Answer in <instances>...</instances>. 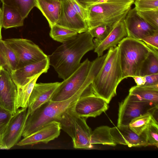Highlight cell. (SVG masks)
Masks as SVG:
<instances>
[{
    "label": "cell",
    "instance_id": "1f68e13d",
    "mask_svg": "<svg viewBox=\"0 0 158 158\" xmlns=\"http://www.w3.org/2000/svg\"><path fill=\"white\" fill-rule=\"evenodd\" d=\"M138 15L148 24L158 29V10L137 11Z\"/></svg>",
    "mask_w": 158,
    "mask_h": 158
},
{
    "label": "cell",
    "instance_id": "9a60e30c",
    "mask_svg": "<svg viewBox=\"0 0 158 158\" xmlns=\"http://www.w3.org/2000/svg\"><path fill=\"white\" fill-rule=\"evenodd\" d=\"M110 133L116 144L127 145L129 147L148 146L145 130L138 135L128 126H119L110 127Z\"/></svg>",
    "mask_w": 158,
    "mask_h": 158
},
{
    "label": "cell",
    "instance_id": "8992f818",
    "mask_svg": "<svg viewBox=\"0 0 158 158\" xmlns=\"http://www.w3.org/2000/svg\"><path fill=\"white\" fill-rule=\"evenodd\" d=\"M123 79L139 76L141 67L151 47L142 41L127 37L118 44Z\"/></svg>",
    "mask_w": 158,
    "mask_h": 158
},
{
    "label": "cell",
    "instance_id": "ac0fdd59",
    "mask_svg": "<svg viewBox=\"0 0 158 158\" xmlns=\"http://www.w3.org/2000/svg\"><path fill=\"white\" fill-rule=\"evenodd\" d=\"M60 83H36L29 99L27 114L32 113L44 103L51 100Z\"/></svg>",
    "mask_w": 158,
    "mask_h": 158
},
{
    "label": "cell",
    "instance_id": "7c38bea8",
    "mask_svg": "<svg viewBox=\"0 0 158 158\" xmlns=\"http://www.w3.org/2000/svg\"><path fill=\"white\" fill-rule=\"evenodd\" d=\"M17 87L11 74L0 66V106L13 114L17 111Z\"/></svg>",
    "mask_w": 158,
    "mask_h": 158
},
{
    "label": "cell",
    "instance_id": "4fadbf2b",
    "mask_svg": "<svg viewBox=\"0 0 158 158\" xmlns=\"http://www.w3.org/2000/svg\"><path fill=\"white\" fill-rule=\"evenodd\" d=\"M124 20L127 37L140 40L158 32V29L146 23L135 7L129 10Z\"/></svg>",
    "mask_w": 158,
    "mask_h": 158
},
{
    "label": "cell",
    "instance_id": "f546056e",
    "mask_svg": "<svg viewBox=\"0 0 158 158\" xmlns=\"http://www.w3.org/2000/svg\"><path fill=\"white\" fill-rule=\"evenodd\" d=\"M115 25L101 24L88 30L91 36L93 38H95L93 40L95 47L99 45L107 37Z\"/></svg>",
    "mask_w": 158,
    "mask_h": 158
},
{
    "label": "cell",
    "instance_id": "74e56055",
    "mask_svg": "<svg viewBox=\"0 0 158 158\" xmlns=\"http://www.w3.org/2000/svg\"><path fill=\"white\" fill-rule=\"evenodd\" d=\"M80 6L86 9L90 5L102 0H75Z\"/></svg>",
    "mask_w": 158,
    "mask_h": 158
},
{
    "label": "cell",
    "instance_id": "6da1fadb",
    "mask_svg": "<svg viewBox=\"0 0 158 158\" xmlns=\"http://www.w3.org/2000/svg\"><path fill=\"white\" fill-rule=\"evenodd\" d=\"M94 47L93 37L88 30L78 33L48 56L49 65L53 67L59 78L65 80L79 67L83 56Z\"/></svg>",
    "mask_w": 158,
    "mask_h": 158
},
{
    "label": "cell",
    "instance_id": "b9f144b4",
    "mask_svg": "<svg viewBox=\"0 0 158 158\" xmlns=\"http://www.w3.org/2000/svg\"><path fill=\"white\" fill-rule=\"evenodd\" d=\"M54 0V1H61V0Z\"/></svg>",
    "mask_w": 158,
    "mask_h": 158
},
{
    "label": "cell",
    "instance_id": "7402d4cb",
    "mask_svg": "<svg viewBox=\"0 0 158 158\" xmlns=\"http://www.w3.org/2000/svg\"><path fill=\"white\" fill-rule=\"evenodd\" d=\"M18 63L16 56L10 46L0 40V66L11 74L17 69Z\"/></svg>",
    "mask_w": 158,
    "mask_h": 158
},
{
    "label": "cell",
    "instance_id": "e575fe53",
    "mask_svg": "<svg viewBox=\"0 0 158 158\" xmlns=\"http://www.w3.org/2000/svg\"><path fill=\"white\" fill-rule=\"evenodd\" d=\"M146 45L158 50V32L140 40Z\"/></svg>",
    "mask_w": 158,
    "mask_h": 158
},
{
    "label": "cell",
    "instance_id": "f35d334b",
    "mask_svg": "<svg viewBox=\"0 0 158 158\" xmlns=\"http://www.w3.org/2000/svg\"><path fill=\"white\" fill-rule=\"evenodd\" d=\"M148 112L151 115L152 119L158 123V106L152 108Z\"/></svg>",
    "mask_w": 158,
    "mask_h": 158
},
{
    "label": "cell",
    "instance_id": "5bb4252c",
    "mask_svg": "<svg viewBox=\"0 0 158 158\" xmlns=\"http://www.w3.org/2000/svg\"><path fill=\"white\" fill-rule=\"evenodd\" d=\"M59 19L56 23L78 33L88 31L86 21L83 19L73 7L71 0H61Z\"/></svg>",
    "mask_w": 158,
    "mask_h": 158
},
{
    "label": "cell",
    "instance_id": "cb8c5ba5",
    "mask_svg": "<svg viewBox=\"0 0 158 158\" xmlns=\"http://www.w3.org/2000/svg\"><path fill=\"white\" fill-rule=\"evenodd\" d=\"M41 74L33 78L27 84L21 87H17L16 107L27 108L29 99L36 81Z\"/></svg>",
    "mask_w": 158,
    "mask_h": 158
},
{
    "label": "cell",
    "instance_id": "4dcf8cb0",
    "mask_svg": "<svg viewBox=\"0 0 158 158\" xmlns=\"http://www.w3.org/2000/svg\"><path fill=\"white\" fill-rule=\"evenodd\" d=\"M148 146L158 148V125L152 119L145 130Z\"/></svg>",
    "mask_w": 158,
    "mask_h": 158
},
{
    "label": "cell",
    "instance_id": "ba28073f",
    "mask_svg": "<svg viewBox=\"0 0 158 158\" xmlns=\"http://www.w3.org/2000/svg\"><path fill=\"white\" fill-rule=\"evenodd\" d=\"M4 40L16 56L18 63L17 69L48 57L39 46L31 40L23 38H11Z\"/></svg>",
    "mask_w": 158,
    "mask_h": 158
},
{
    "label": "cell",
    "instance_id": "ab89813d",
    "mask_svg": "<svg viewBox=\"0 0 158 158\" xmlns=\"http://www.w3.org/2000/svg\"><path fill=\"white\" fill-rule=\"evenodd\" d=\"M132 77L134 79L137 85L143 86L144 85L145 81L144 76H136Z\"/></svg>",
    "mask_w": 158,
    "mask_h": 158
},
{
    "label": "cell",
    "instance_id": "5b68a950",
    "mask_svg": "<svg viewBox=\"0 0 158 158\" xmlns=\"http://www.w3.org/2000/svg\"><path fill=\"white\" fill-rule=\"evenodd\" d=\"M84 92L77 93L64 101L50 100L27 114L22 136L24 138L29 136L51 121L58 122L64 113L75 104Z\"/></svg>",
    "mask_w": 158,
    "mask_h": 158
},
{
    "label": "cell",
    "instance_id": "ffe728a7",
    "mask_svg": "<svg viewBox=\"0 0 158 158\" xmlns=\"http://www.w3.org/2000/svg\"><path fill=\"white\" fill-rule=\"evenodd\" d=\"M47 20L49 27L58 21L61 7V2L52 0H36V6Z\"/></svg>",
    "mask_w": 158,
    "mask_h": 158
},
{
    "label": "cell",
    "instance_id": "d590c367",
    "mask_svg": "<svg viewBox=\"0 0 158 158\" xmlns=\"http://www.w3.org/2000/svg\"><path fill=\"white\" fill-rule=\"evenodd\" d=\"M72 6L74 9L85 21L87 18L86 10L77 3L75 0H71Z\"/></svg>",
    "mask_w": 158,
    "mask_h": 158
},
{
    "label": "cell",
    "instance_id": "7bdbcfd3",
    "mask_svg": "<svg viewBox=\"0 0 158 158\" xmlns=\"http://www.w3.org/2000/svg\"><path fill=\"white\" fill-rule=\"evenodd\" d=\"M133 0L135 1V0Z\"/></svg>",
    "mask_w": 158,
    "mask_h": 158
},
{
    "label": "cell",
    "instance_id": "e0dca14e",
    "mask_svg": "<svg viewBox=\"0 0 158 158\" xmlns=\"http://www.w3.org/2000/svg\"><path fill=\"white\" fill-rule=\"evenodd\" d=\"M49 65L48 57L40 61L16 69L11 74V76L17 87L23 86L38 75L46 73Z\"/></svg>",
    "mask_w": 158,
    "mask_h": 158
},
{
    "label": "cell",
    "instance_id": "d4e9b609",
    "mask_svg": "<svg viewBox=\"0 0 158 158\" xmlns=\"http://www.w3.org/2000/svg\"><path fill=\"white\" fill-rule=\"evenodd\" d=\"M157 73H158V50L151 47L142 64L139 76L143 77Z\"/></svg>",
    "mask_w": 158,
    "mask_h": 158
},
{
    "label": "cell",
    "instance_id": "83f0119b",
    "mask_svg": "<svg viewBox=\"0 0 158 158\" xmlns=\"http://www.w3.org/2000/svg\"><path fill=\"white\" fill-rule=\"evenodd\" d=\"M19 11L24 19L28 15L31 10L36 6V0H0Z\"/></svg>",
    "mask_w": 158,
    "mask_h": 158
},
{
    "label": "cell",
    "instance_id": "8fae6325",
    "mask_svg": "<svg viewBox=\"0 0 158 158\" xmlns=\"http://www.w3.org/2000/svg\"><path fill=\"white\" fill-rule=\"evenodd\" d=\"M27 108L18 109L13 115L0 139V149H9L19 141L27 116Z\"/></svg>",
    "mask_w": 158,
    "mask_h": 158
},
{
    "label": "cell",
    "instance_id": "52a82bcc",
    "mask_svg": "<svg viewBox=\"0 0 158 158\" xmlns=\"http://www.w3.org/2000/svg\"><path fill=\"white\" fill-rule=\"evenodd\" d=\"M74 104L66 110L58 122L61 129L72 138L74 148H91L93 147L90 142L92 131L87 125L86 118L76 114Z\"/></svg>",
    "mask_w": 158,
    "mask_h": 158
},
{
    "label": "cell",
    "instance_id": "603a6c76",
    "mask_svg": "<svg viewBox=\"0 0 158 158\" xmlns=\"http://www.w3.org/2000/svg\"><path fill=\"white\" fill-rule=\"evenodd\" d=\"M129 94L140 100L150 102L158 105V85L134 86L130 89Z\"/></svg>",
    "mask_w": 158,
    "mask_h": 158
},
{
    "label": "cell",
    "instance_id": "4316f807",
    "mask_svg": "<svg viewBox=\"0 0 158 158\" xmlns=\"http://www.w3.org/2000/svg\"><path fill=\"white\" fill-rule=\"evenodd\" d=\"M50 27V36L54 40L62 43L71 39L78 34L75 31L56 24Z\"/></svg>",
    "mask_w": 158,
    "mask_h": 158
},
{
    "label": "cell",
    "instance_id": "8d00e7d4",
    "mask_svg": "<svg viewBox=\"0 0 158 158\" xmlns=\"http://www.w3.org/2000/svg\"><path fill=\"white\" fill-rule=\"evenodd\" d=\"M145 84L143 86L158 85V73L144 76Z\"/></svg>",
    "mask_w": 158,
    "mask_h": 158
},
{
    "label": "cell",
    "instance_id": "3957f363",
    "mask_svg": "<svg viewBox=\"0 0 158 158\" xmlns=\"http://www.w3.org/2000/svg\"><path fill=\"white\" fill-rule=\"evenodd\" d=\"M123 80L118 48H110L91 83L94 93L109 104L116 95V89Z\"/></svg>",
    "mask_w": 158,
    "mask_h": 158
},
{
    "label": "cell",
    "instance_id": "30bf717a",
    "mask_svg": "<svg viewBox=\"0 0 158 158\" xmlns=\"http://www.w3.org/2000/svg\"><path fill=\"white\" fill-rule=\"evenodd\" d=\"M108 103L104 99L98 96L89 88L77 100L74 109L79 116L87 118L96 117L106 111Z\"/></svg>",
    "mask_w": 158,
    "mask_h": 158
},
{
    "label": "cell",
    "instance_id": "484cf974",
    "mask_svg": "<svg viewBox=\"0 0 158 158\" xmlns=\"http://www.w3.org/2000/svg\"><path fill=\"white\" fill-rule=\"evenodd\" d=\"M110 127L107 126L98 127L92 131L91 144H102L114 146L117 144L113 140L110 133Z\"/></svg>",
    "mask_w": 158,
    "mask_h": 158
},
{
    "label": "cell",
    "instance_id": "60d3db41",
    "mask_svg": "<svg viewBox=\"0 0 158 158\" xmlns=\"http://www.w3.org/2000/svg\"><path fill=\"white\" fill-rule=\"evenodd\" d=\"M2 27V9L0 7V40H2L1 30Z\"/></svg>",
    "mask_w": 158,
    "mask_h": 158
},
{
    "label": "cell",
    "instance_id": "44dd1931",
    "mask_svg": "<svg viewBox=\"0 0 158 158\" xmlns=\"http://www.w3.org/2000/svg\"><path fill=\"white\" fill-rule=\"evenodd\" d=\"M1 2L2 27L7 29L23 26L24 19L19 11L4 2Z\"/></svg>",
    "mask_w": 158,
    "mask_h": 158
},
{
    "label": "cell",
    "instance_id": "2e32d148",
    "mask_svg": "<svg viewBox=\"0 0 158 158\" xmlns=\"http://www.w3.org/2000/svg\"><path fill=\"white\" fill-rule=\"evenodd\" d=\"M61 129L59 122L51 121L32 134L24 137L17 145L21 146L41 143H47L59 136Z\"/></svg>",
    "mask_w": 158,
    "mask_h": 158
},
{
    "label": "cell",
    "instance_id": "836d02e7",
    "mask_svg": "<svg viewBox=\"0 0 158 158\" xmlns=\"http://www.w3.org/2000/svg\"><path fill=\"white\" fill-rule=\"evenodd\" d=\"M13 115L10 112L0 106V139Z\"/></svg>",
    "mask_w": 158,
    "mask_h": 158
},
{
    "label": "cell",
    "instance_id": "d6986e66",
    "mask_svg": "<svg viewBox=\"0 0 158 158\" xmlns=\"http://www.w3.org/2000/svg\"><path fill=\"white\" fill-rule=\"evenodd\" d=\"M124 19L116 23L107 37L95 47L94 52L98 57L103 55L105 50L117 46L124 38L127 36Z\"/></svg>",
    "mask_w": 158,
    "mask_h": 158
},
{
    "label": "cell",
    "instance_id": "9c48e42d",
    "mask_svg": "<svg viewBox=\"0 0 158 158\" xmlns=\"http://www.w3.org/2000/svg\"><path fill=\"white\" fill-rule=\"evenodd\" d=\"M156 106L153 103L140 100L128 94L119 105L117 126L128 125L133 119L148 112Z\"/></svg>",
    "mask_w": 158,
    "mask_h": 158
},
{
    "label": "cell",
    "instance_id": "7a4b0ae2",
    "mask_svg": "<svg viewBox=\"0 0 158 158\" xmlns=\"http://www.w3.org/2000/svg\"><path fill=\"white\" fill-rule=\"evenodd\" d=\"M106 55V53L98 57L91 62L88 58L86 59L76 71L60 83L51 100L61 101L66 100L77 93L84 92L89 88Z\"/></svg>",
    "mask_w": 158,
    "mask_h": 158
},
{
    "label": "cell",
    "instance_id": "d6a6232c",
    "mask_svg": "<svg viewBox=\"0 0 158 158\" xmlns=\"http://www.w3.org/2000/svg\"><path fill=\"white\" fill-rule=\"evenodd\" d=\"M134 4L137 11L158 10V0H135Z\"/></svg>",
    "mask_w": 158,
    "mask_h": 158
},
{
    "label": "cell",
    "instance_id": "277c9868",
    "mask_svg": "<svg viewBox=\"0 0 158 158\" xmlns=\"http://www.w3.org/2000/svg\"><path fill=\"white\" fill-rule=\"evenodd\" d=\"M133 0H102L86 9L89 29L105 24L114 25L125 18L134 3Z\"/></svg>",
    "mask_w": 158,
    "mask_h": 158
},
{
    "label": "cell",
    "instance_id": "f1b7e54d",
    "mask_svg": "<svg viewBox=\"0 0 158 158\" xmlns=\"http://www.w3.org/2000/svg\"><path fill=\"white\" fill-rule=\"evenodd\" d=\"M152 119L151 115L148 112L132 119L128 126L135 133L140 135L146 130Z\"/></svg>",
    "mask_w": 158,
    "mask_h": 158
}]
</instances>
